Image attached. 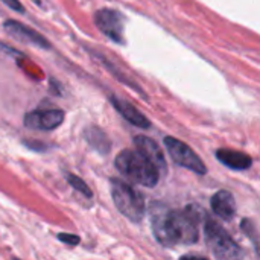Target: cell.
Here are the masks:
<instances>
[{"label": "cell", "mask_w": 260, "mask_h": 260, "mask_svg": "<svg viewBox=\"0 0 260 260\" xmlns=\"http://www.w3.org/2000/svg\"><path fill=\"white\" fill-rule=\"evenodd\" d=\"M206 213L201 207L190 204L183 210H172L166 204L154 201L149 206L151 227L155 241L165 247L193 245L198 242V224Z\"/></svg>", "instance_id": "obj_1"}, {"label": "cell", "mask_w": 260, "mask_h": 260, "mask_svg": "<svg viewBox=\"0 0 260 260\" xmlns=\"http://www.w3.org/2000/svg\"><path fill=\"white\" fill-rule=\"evenodd\" d=\"M114 165L122 175H125L136 184L154 187L160 180V172L157 171V168L149 163L140 152L125 149L117 154Z\"/></svg>", "instance_id": "obj_2"}, {"label": "cell", "mask_w": 260, "mask_h": 260, "mask_svg": "<svg viewBox=\"0 0 260 260\" xmlns=\"http://www.w3.org/2000/svg\"><path fill=\"white\" fill-rule=\"evenodd\" d=\"M111 198L116 209L129 221L139 224L145 216V200L131 184L120 178H111Z\"/></svg>", "instance_id": "obj_3"}, {"label": "cell", "mask_w": 260, "mask_h": 260, "mask_svg": "<svg viewBox=\"0 0 260 260\" xmlns=\"http://www.w3.org/2000/svg\"><path fill=\"white\" fill-rule=\"evenodd\" d=\"M204 239L209 250L218 259H241L244 253L241 247L232 239L230 233L215 219L204 216Z\"/></svg>", "instance_id": "obj_4"}, {"label": "cell", "mask_w": 260, "mask_h": 260, "mask_svg": "<svg viewBox=\"0 0 260 260\" xmlns=\"http://www.w3.org/2000/svg\"><path fill=\"white\" fill-rule=\"evenodd\" d=\"M165 146L175 165L186 168V169L195 172L197 175L207 174V168H206L204 161L200 158V155H197L195 151L189 145L181 142L180 139L168 136V137H165Z\"/></svg>", "instance_id": "obj_5"}, {"label": "cell", "mask_w": 260, "mask_h": 260, "mask_svg": "<svg viewBox=\"0 0 260 260\" xmlns=\"http://www.w3.org/2000/svg\"><path fill=\"white\" fill-rule=\"evenodd\" d=\"M94 23L98 26V29L107 35L111 41L122 44L123 43V26H125V17L116 11V9H110V8H104L96 11L94 14Z\"/></svg>", "instance_id": "obj_6"}, {"label": "cell", "mask_w": 260, "mask_h": 260, "mask_svg": "<svg viewBox=\"0 0 260 260\" xmlns=\"http://www.w3.org/2000/svg\"><path fill=\"white\" fill-rule=\"evenodd\" d=\"M64 111L62 110H37L30 111L24 116V126L38 131H52L58 128L64 122Z\"/></svg>", "instance_id": "obj_7"}, {"label": "cell", "mask_w": 260, "mask_h": 260, "mask_svg": "<svg viewBox=\"0 0 260 260\" xmlns=\"http://www.w3.org/2000/svg\"><path fill=\"white\" fill-rule=\"evenodd\" d=\"M3 27L11 37H14L15 40H20L21 43H29V44L37 46L40 49H50L52 47L46 37H43L40 32H37L35 29H30L29 26H26L20 21L5 20Z\"/></svg>", "instance_id": "obj_8"}, {"label": "cell", "mask_w": 260, "mask_h": 260, "mask_svg": "<svg viewBox=\"0 0 260 260\" xmlns=\"http://www.w3.org/2000/svg\"><path fill=\"white\" fill-rule=\"evenodd\" d=\"M134 145L137 148V152H140L149 163H152L160 174H166L168 163L165 158V154L158 143L146 136H137L134 137Z\"/></svg>", "instance_id": "obj_9"}, {"label": "cell", "mask_w": 260, "mask_h": 260, "mask_svg": "<svg viewBox=\"0 0 260 260\" xmlns=\"http://www.w3.org/2000/svg\"><path fill=\"white\" fill-rule=\"evenodd\" d=\"M111 101V105L122 114V117L129 122L131 125L137 126V128H143V129H148L151 126V122L149 119L145 117V114L142 111H139L133 104H129L128 101H123L117 96H111L110 98Z\"/></svg>", "instance_id": "obj_10"}, {"label": "cell", "mask_w": 260, "mask_h": 260, "mask_svg": "<svg viewBox=\"0 0 260 260\" xmlns=\"http://www.w3.org/2000/svg\"><path fill=\"white\" fill-rule=\"evenodd\" d=\"M210 206L215 215L224 221H232L236 215V201L233 193L229 190L216 192L210 200Z\"/></svg>", "instance_id": "obj_11"}, {"label": "cell", "mask_w": 260, "mask_h": 260, "mask_svg": "<svg viewBox=\"0 0 260 260\" xmlns=\"http://www.w3.org/2000/svg\"><path fill=\"white\" fill-rule=\"evenodd\" d=\"M216 158L227 168L235 169V171H245L251 168L253 158L241 151H233V149H218L216 151Z\"/></svg>", "instance_id": "obj_12"}, {"label": "cell", "mask_w": 260, "mask_h": 260, "mask_svg": "<svg viewBox=\"0 0 260 260\" xmlns=\"http://www.w3.org/2000/svg\"><path fill=\"white\" fill-rule=\"evenodd\" d=\"M84 137L85 142L96 149L99 154H108L111 149V142L108 139V136L98 126H87L84 129Z\"/></svg>", "instance_id": "obj_13"}, {"label": "cell", "mask_w": 260, "mask_h": 260, "mask_svg": "<svg viewBox=\"0 0 260 260\" xmlns=\"http://www.w3.org/2000/svg\"><path fill=\"white\" fill-rule=\"evenodd\" d=\"M66 180L69 181V184H70L75 190H78L79 193H82L85 198H91V197H93L91 189H90V187L87 186V183H85L84 180H81L78 175H73V174L67 172V174H66Z\"/></svg>", "instance_id": "obj_14"}, {"label": "cell", "mask_w": 260, "mask_h": 260, "mask_svg": "<svg viewBox=\"0 0 260 260\" xmlns=\"http://www.w3.org/2000/svg\"><path fill=\"white\" fill-rule=\"evenodd\" d=\"M58 239H59L61 242H64V244L70 245V247H75V245H78V244H79V236H76V235L59 233V235H58Z\"/></svg>", "instance_id": "obj_15"}, {"label": "cell", "mask_w": 260, "mask_h": 260, "mask_svg": "<svg viewBox=\"0 0 260 260\" xmlns=\"http://www.w3.org/2000/svg\"><path fill=\"white\" fill-rule=\"evenodd\" d=\"M8 8H11L12 11H15V12H20V14H23L24 12V8L21 6V3L18 2V0H2Z\"/></svg>", "instance_id": "obj_16"}, {"label": "cell", "mask_w": 260, "mask_h": 260, "mask_svg": "<svg viewBox=\"0 0 260 260\" xmlns=\"http://www.w3.org/2000/svg\"><path fill=\"white\" fill-rule=\"evenodd\" d=\"M24 145H26L27 148H30V149H34V148H37V151H41V149H46V146H44L43 143H37V145H35V143H32V142H26Z\"/></svg>", "instance_id": "obj_17"}]
</instances>
